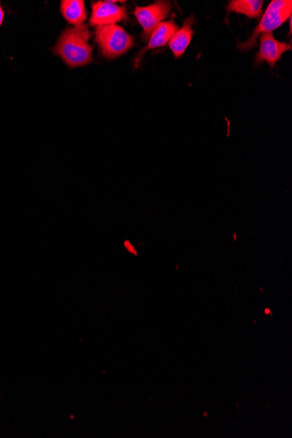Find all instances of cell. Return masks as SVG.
I'll list each match as a JSON object with an SVG mask.
<instances>
[{"instance_id": "cell-9", "label": "cell", "mask_w": 292, "mask_h": 438, "mask_svg": "<svg viewBox=\"0 0 292 438\" xmlns=\"http://www.w3.org/2000/svg\"><path fill=\"white\" fill-rule=\"evenodd\" d=\"M61 10L65 19L75 27L83 25L86 20L85 4L82 0H64Z\"/></svg>"}, {"instance_id": "cell-4", "label": "cell", "mask_w": 292, "mask_h": 438, "mask_svg": "<svg viewBox=\"0 0 292 438\" xmlns=\"http://www.w3.org/2000/svg\"><path fill=\"white\" fill-rule=\"evenodd\" d=\"M171 5L168 1H157L147 6H137L134 16L143 28L144 37L150 38L154 29L169 16Z\"/></svg>"}, {"instance_id": "cell-3", "label": "cell", "mask_w": 292, "mask_h": 438, "mask_svg": "<svg viewBox=\"0 0 292 438\" xmlns=\"http://www.w3.org/2000/svg\"><path fill=\"white\" fill-rule=\"evenodd\" d=\"M96 39L106 59L113 60L123 56L134 46V39L118 25L97 27Z\"/></svg>"}, {"instance_id": "cell-11", "label": "cell", "mask_w": 292, "mask_h": 438, "mask_svg": "<svg viewBox=\"0 0 292 438\" xmlns=\"http://www.w3.org/2000/svg\"><path fill=\"white\" fill-rule=\"evenodd\" d=\"M4 11L2 9L1 5H0V27H1V25L3 23V20H4Z\"/></svg>"}, {"instance_id": "cell-8", "label": "cell", "mask_w": 292, "mask_h": 438, "mask_svg": "<svg viewBox=\"0 0 292 438\" xmlns=\"http://www.w3.org/2000/svg\"><path fill=\"white\" fill-rule=\"evenodd\" d=\"M195 17H189L184 21L183 27L175 32L173 37L170 39L169 45L171 52L176 59L184 56L189 44L191 43L193 36V25L195 24Z\"/></svg>"}, {"instance_id": "cell-2", "label": "cell", "mask_w": 292, "mask_h": 438, "mask_svg": "<svg viewBox=\"0 0 292 438\" xmlns=\"http://www.w3.org/2000/svg\"><path fill=\"white\" fill-rule=\"evenodd\" d=\"M292 13L291 0H273L269 3L260 23L255 29L253 34L246 42L240 43L238 49L247 51L257 44L259 36L272 32L282 25L288 19H291Z\"/></svg>"}, {"instance_id": "cell-6", "label": "cell", "mask_w": 292, "mask_h": 438, "mask_svg": "<svg viewBox=\"0 0 292 438\" xmlns=\"http://www.w3.org/2000/svg\"><path fill=\"white\" fill-rule=\"evenodd\" d=\"M259 37H260V49L255 56L257 63H267L271 68H274L283 54L288 50H291V44L276 41L272 32H267Z\"/></svg>"}, {"instance_id": "cell-7", "label": "cell", "mask_w": 292, "mask_h": 438, "mask_svg": "<svg viewBox=\"0 0 292 438\" xmlns=\"http://www.w3.org/2000/svg\"><path fill=\"white\" fill-rule=\"evenodd\" d=\"M178 30V25L173 20L162 22V23L154 29V31L152 32L151 36H150L147 46L138 54L136 60L138 61L137 66L141 63L142 58H143L144 54L147 52V51L166 46L167 43H169L170 39Z\"/></svg>"}, {"instance_id": "cell-1", "label": "cell", "mask_w": 292, "mask_h": 438, "mask_svg": "<svg viewBox=\"0 0 292 438\" xmlns=\"http://www.w3.org/2000/svg\"><path fill=\"white\" fill-rule=\"evenodd\" d=\"M90 39V32L85 25L66 29L54 47V53L69 67H83L93 59Z\"/></svg>"}, {"instance_id": "cell-5", "label": "cell", "mask_w": 292, "mask_h": 438, "mask_svg": "<svg viewBox=\"0 0 292 438\" xmlns=\"http://www.w3.org/2000/svg\"><path fill=\"white\" fill-rule=\"evenodd\" d=\"M126 17V7L116 5L114 1H98L92 4L90 24L97 27L116 25Z\"/></svg>"}, {"instance_id": "cell-10", "label": "cell", "mask_w": 292, "mask_h": 438, "mask_svg": "<svg viewBox=\"0 0 292 438\" xmlns=\"http://www.w3.org/2000/svg\"><path fill=\"white\" fill-rule=\"evenodd\" d=\"M262 0H232L229 2L228 11L229 13L243 14V16L255 19L262 14Z\"/></svg>"}]
</instances>
